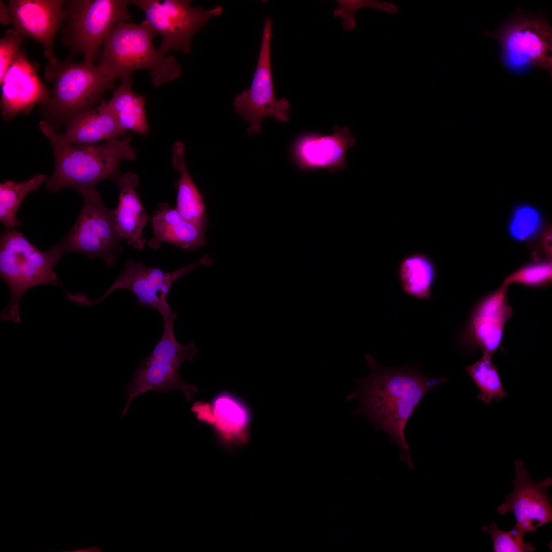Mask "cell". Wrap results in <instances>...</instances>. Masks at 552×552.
<instances>
[{
    "instance_id": "5",
    "label": "cell",
    "mask_w": 552,
    "mask_h": 552,
    "mask_svg": "<svg viewBox=\"0 0 552 552\" xmlns=\"http://www.w3.org/2000/svg\"><path fill=\"white\" fill-rule=\"evenodd\" d=\"M57 261L41 252L19 231L6 229L0 239V275L9 288L10 300L1 312L3 320L20 321L19 304L30 288L42 284L59 285L54 268Z\"/></svg>"
},
{
    "instance_id": "17",
    "label": "cell",
    "mask_w": 552,
    "mask_h": 552,
    "mask_svg": "<svg viewBox=\"0 0 552 552\" xmlns=\"http://www.w3.org/2000/svg\"><path fill=\"white\" fill-rule=\"evenodd\" d=\"M119 189V203L113 210L116 228L121 240L136 249H142L146 240L143 232L148 218L135 191L137 175L129 172L114 180Z\"/></svg>"
},
{
    "instance_id": "31",
    "label": "cell",
    "mask_w": 552,
    "mask_h": 552,
    "mask_svg": "<svg viewBox=\"0 0 552 552\" xmlns=\"http://www.w3.org/2000/svg\"><path fill=\"white\" fill-rule=\"evenodd\" d=\"M214 408L218 420L226 424L240 425L244 423L241 408L234 401L228 398L215 400Z\"/></svg>"
},
{
    "instance_id": "30",
    "label": "cell",
    "mask_w": 552,
    "mask_h": 552,
    "mask_svg": "<svg viewBox=\"0 0 552 552\" xmlns=\"http://www.w3.org/2000/svg\"><path fill=\"white\" fill-rule=\"evenodd\" d=\"M24 36L13 28L7 30L0 40V80L21 50Z\"/></svg>"
},
{
    "instance_id": "4",
    "label": "cell",
    "mask_w": 552,
    "mask_h": 552,
    "mask_svg": "<svg viewBox=\"0 0 552 552\" xmlns=\"http://www.w3.org/2000/svg\"><path fill=\"white\" fill-rule=\"evenodd\" d=\"M155 36L144 20L119 21L103 44L99 64L121 79L132 77L136 70H147L156 87L175 80L181 74V66L174 56L154 48Z\"/></svg>"
},
{
    "instance_id": "12",
    "label": "cell",
    "mask_w": 552,
    "mask_h": 552,
    "mask_svg": "<svg viewBox=\"0 0 552 552\" xmlns=\"http://www.w3.org/2000/svg\"><path fill=\"white\" fill-rule=\"evenodd\" d=\"M183 362L176 353L163 344H157L150 354L135 370L133 377L125 387L127 402L121 412L125 415L133 398L148 390L165 392L175 389L182 392L186 400L194 398L198 388L185 383L178 374Z\"/></svg>"
},
{
    "instance_id": "15",
    "label": "cell",
    "mask_w": 552,
    "mask_h": 552,
    "mask_svg": "<svg viewBox=\"0 0 552 552\" xmlns=\"http://www.w3.org/2000/svg\"><path fill=\"white\" fill-rule=\"evenodd\" d=\"M7 5L13 29L40 43L47 58L54 56L55 37L66 18L64 1L11 0Z\"/></svg>"
},
{
    "instance_id": "8",
    "label": "cell",
    "mask_w": 552,
    "mask_h": 552,
    "mask_svg": "<svg viewBox=\"0 0 552 552\" xmlns=\"http://www.w3.org/2000/svg\"><path fill=\"white\" fill-rule=\"evenodd\" d=\"M129 4L127 0L64 1L67 24L63 39L71 53L81 54L84 61L93 64L116 24L131 21Z\"/></svg>"
},
{
    "instance_id": "18",
    "label": "cell",
    "mask_w": 552,
    "mask_h": 552,
    "mask_svg": "<svg viewBox=\"0 0 552 552\" xmlns=\"http://www.w3.org/2000/svg\"><path fill=\"white\" fill-rule=\"evenodd\" d=\"M508 285L502 284L485 297L477 307L470 327L483 355L492 356L499 347L506 321L512 316L507 303Z\"/></svg>"
},
{
    "instance_id": "29",
    "label": "cell",
    "mask_w": 552,
    "mask_h": 552,
    "mask_svg": "<svg viewBox=\"0 0 552 552\" xmlns=\"http://www.w3.org/2000/svg\"><path fill=\"white\" fill-rule=\"evenodd\" d=\"M337 7L333 11V15L342 18L344 31H352L356 27L354 17L355 11L362 7H370L390 13H395L397 7L389 2L374 0H337Z\"/></svg>"
},
{
    "instance_id": "24",
    "label": "cell",
    "mask_w": 552,
    "mask_h": 552,
    "mask_svg": "<svg viewBox=\"0 0 552 552\" xmlns=\"http://www.w3.org/2000/svg\"><path fill=\"white\" fill-rule=\"evenodd\" d=\"M49 178L45 174L36 175L22 182L6 180L0 185V221L6 229L20 225L16 214L25 197L37 190Z\"/></svg>"
},
{
    "instance_id": "22",
    "label": "cell",
    "mask_w": 552,
    "mask_h": 552,
    "mask_svg": "<svg viewBox=\"0 0 552 552\" xmlns=\"http://www.w3.org/2000/svg\"><path fill=\"white\" fill-rule=\"evenodd\" d=\"M132 84V77L121 79V84L113 91L107 104L123 130L144 135L149 130L145 110L146 98L133 91Z\"/></svg>"
},
{
    "instance_id": "16",
    "label": "cell",
    "mask_w": 552,
    "mask_h": 552,
    "mask_svg": "<svg viewBox=\"0 0 552 552\" xmlns=\"http://www.w3.org/2000/svg\"><path fill=\"white\" fill-rule=\"evenodd\" d=\"M333 131L330 135L311 133L295 140L291 153L300 169L325 168L332 173L346 167L347 152L355 144V138L346 126L335 125Z\"/></svg>"
},
{
    "instance_id": "1",
    "label": "cell",
    "mask_w": 552,
    "mask_h": 552,
    "mask_svg": "<svg viewBox=\"0 0 552 552\" xmlns=\"http://www.w3.org/2000/svg\"><path fill=\"white\" fill-rule=\"evenodd\" d=\"M365 358L370 374L357 380L356 390L347 398L359 402L353 413L367 418L375 430L385 431L399 447L401 460L413 469L404 434L407 420L427 392L447 379L425 376L416 363L388 367L370 354H366Z\"/></svg>"
},
{
    "instance_id": "14",
    "label": "cell",
    "mask_w": 552,
    "mask_h": 552,
    "mask_svg": "<svg viewBox=\"0 0 552 552\" xmlns=\"http://www.w3.org/2000/svg\"><path fill=\"white\" fill-rule=\"evenodd\" d=\"M0 83L1 113L7 121L29 113L37 104H44L50 93L38 77L36 67L21 49Z\"/></svg>"
},
{
    "instance_id": "3",
    "label": "cell",
    "mask_w": 552,
    "mask_h": 552,
    "mask_svg": "<svg viewBox=\"0 0 552 552\" xmlns=\"http://www.w3.org/2000/svg\"><path fill=\"white\" fill-rule=\"evenodd\" d=\"M48 60L45 78L53 89L41 110L44 121L54 127L101 103L117 78L100 64L61 61L55 55Z\"/></svg>"
},
{
    "instance_id": "10",
    "label": "cell",
    "mask_w": 552,
    "mask_h": 552,
    "mask_svg": "<svg viewBox=\"0 0 552 552\" xmlns=\"http://www.w3.org/2000/svg\"><path fill=\"white\" fill-rule=\"evenodd\" d=\"M212 262V260L205 256L176 270L165 272L146 265L143 261L128 260L119 276L101 297L91 300L83 295L80 298V303L82 305H93L101 302L116 289H126L134 293L138 304L155 309L164 321L177 316V313L172 311L166 300L172 284L197 266L210 265Z\"/></svg>"
},
{
    "instance_id": "6",
    "label": "cell",
    "mask_w": 552,
    "mask_h": 552,
    "mask_svg": "<svg viewBox=\"0 0 552 552\" xmlns=\"http://www.w3.org/2000/svg\"><path fill=\"white\" fill-rule=\"evenodd\" d=\"M484 35L497 40L504 66L519 73L532 66L552 77V28L545 14L518 8L509 18Z\"/></svg>"
},
{
    "instance_id": "2",
    "label": "cell",
    "mask_w": 552,
    "mask_h": 552,
    "mask_svg": "<svg viewBox=\"0 0 552 552\" xmlns=\"http://www.w3.org/2000/svg\"><path fill=\"white\" fill-rule=\"evenodd\" d=\"M39 127L53 149L55 167L46 182L47 189L55 193L63 188L77 191L91 187L105 179L119 176L121 162L133 160L136 152L129 137L113 139L102 144L72 145L50 123L42 121Z\"/></svg>"
},
{
    "instance_id": "7",
    "label": "cell",
    "mask_w": 552,
    "mask_h": 552,
    "mask_svg": "<svg viewBox=\"0 0 552 552\" xmlns=\"http://www.w3.org/2000/svg\"><path fill=\"white\" fill-rule=\"evenodd\" d=\"M83 205L68 233L48 251L58 261L68 252L102 258L110 267L116 262L121 240L117 232L113 210L103 203L96 187L78 191Z\"/></svg>"
},
{
    "instance_id": "9",
    "label": "cell",
    "mask_w": 552,
    "mask_h": 552,
    "mask_svg": "<svg viewBox=\"0 0 552 552\" xmlns=\"http://www.w3.org/2000/svg\"><path fill=\"white\" fill-rule=\"evenodd\" d=\"M130 4L144 13V20L155 35L162 38L158 49L165 54L170 51L191 52L193 36L223 8L217 5L210 9L192 6L189 0H131Z\"/></svg>"
},
{
    "instance_id": "20",
    "label": "cell",
    "mask_w": 552,
    "mask_h": 552,
    "mask_svg": "<svg viewBox=\"0 0 552 552\" xmlns=\"http://www.w3.org/2000/svg\"><path fill=\"white\" fill-rule=\"evenodd\" d=\"M150 219L153 235L148 244L152 249H157L164 242L188 250L198 249L204 243V231L166 204H162Z\"/></svg>"
},
{
    "instance_id": "11",
    "label": "cell",
    "mask_w": 552,
    "mask_h": 552,
    "mask_svg": "<svg viewBox=\"0 0 552 552\" xmlns=\"http://www.w3.org/2000/svg\"><path fill=\"white\" fill-rule=\"evenodd\" d=\"M272 20L265 19L257 64L250 87L237 95L234 102V110L249 124V135L261 130V123L267 117L282 122L290 120V104L285 98H275L272 77L270 45Z\"/></svg>"
},
{
    "instance_id": "23",
    "label": "cell",
    "mask_w": 552,
    "mask_h": 552,
    "mask_svg": "<svg viewBox=\"0 0 552 552\" xmlns=\"http://www.w3.org/2000/svg\"><path fill=\"white\" fill-rule=\"evenodd\" d=\"M398 275L401 287L407 294L417 298L429 300L435 278L433 262L426 255L413 253L400 263Z\"/></svg>"
},
{
    "instance_id": "19",
    "label": "cell",
    "mask_w": 552,
    "mask_h": 552,
    "mask_svg": "<svg viewBox=\"0 0 552 552\" xmlns=\"http://www.w3.org/2000/svg\"><path fill=\"white\" fill-rule=\"evenodd\" d=\"M66 125L61 135L65 142L72 145L97 144L119 139L126 132L104 101L76 115Z\"/></svg>"
},
{
    "instance_id": "13",
    "label": "cell",
    "mask_w": 552,
    "mask_h": 552,
    "mask_svg": "<svg viewBox=\"0 0 552 552\" xmlns=\"http://www.w3.org/2000/svg\"><path fill=\"white\" fill-rule=\"evenodd\" d=\"M516 478L512 492L497 508L498 514L513 513L516 526L526 532L534 533L540 526L552 521V508L547 490L551 478L534 481L522 461H515Z\"/></svg>"
},
{
    "instance_id": "25",
    "label": "cell",
    "mask_w": 552,
    "mask_h": 552,
    "mask_svg": "<svg viewBox=\"0 0 552 552\" xmlns=\"http://www.w3.org/2000/svg\"><path fill=\"white\" fill-rule=\"evenodd\" d=\"M466 371L479 389L478 398L484 403L489 404L508 396L491 356L483 355L475 363L466 366Z\"/></svg>"
},
{
    "instance_id": "33",
    "label": "cell",
    "mask_w": 552,
    "mask_h": 552,
    "mask_svg": "<svg viewBox=\"0 0 552 552\" xmlns=\"http://www.w3.org/2000/svg\"><path fill=\"white\" fill-rule=\"evenodd\" d=\"M101 549L97 546L89 547L86 548L76 549L75 550L69 551L72 552H99Z\"/></svg>"
},
{
    "instance_id": "28",
    "label": "cell",
    "mask_w": 552,
    "mask_h": 552,
    "mask_svg": "<svg viewBox=\"0 0 552 552\" xmlns=\"http://www.w3.org/2000/svg\"><path fill=\"white\" fill-rule=\"evenodd\" d=\"M552 278V264L549 260L525 265L504 280L503 284L509 285L518 283L527 286L536 287L549 283Z\"/></svg>"
},
{
    "instance_id": "21",
    "label": "cell",
    "mask_w": 552,
    "mask_h": 552,
    "mask_svg": "<svg viewBox=\"0 0 552 552\" xmlns=\"http://www.w3.org/2000/svg\"><path fill=\"white\" fill-rule=\"evenodd\" d=\"M185 150L183 143L179 141L172 147V166L180 174L176 210L184 219L204 231L206 224L204 203L187 170Z\"/></svg>"
},
{
    "instance_id": "32",
    "label": "cell",
    "mask_w": 552,
    "mask_h": 552,
    "mask_svg": "<svg viewBox=\"0 0 552 552\" xmlns=\"http://www.w3.org/2000/svg\"><path fill=\"white\" fill-rule=\"evenodd\" d=\"M0 20L1 23L4 25L11 23L8 5L2 1L0 2Z\"/></svg>"
},
{
    "instance_id": "26",
    "label": "cell",
    "mask_w": 552,
    "mask_h": 552,
    "mask_svg": "<svg viewBox=\"0 0 552 552\" xmlns=\"http://www.w3.org/2000/svg\"><path fill=\"white\" fill-rule=\"evenodd\" d=\"M544 218L541 211L529 204L520 203L512 209L507 224L509 237L517 242L532 241L543 232Z\"/></svg>"
},
{
    "instance_id": "27",
    "label": "cell",
    "mask_w": 552,
    "mask_h": 552,
    "mask_svg": "<svg viewBox=\"0 0 552 552\" xmlns=\"http://www.w3.org/2000/svg\"><path fill=\"white\" fill-rule=\"evenodd\" d=\"M481 529L490 535L494 552H532L535 550L531 543L524 541L527 532L516 526L509 531H503L493 522L489 526H482Z\"/></svg>"
}]
</instances>
